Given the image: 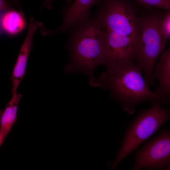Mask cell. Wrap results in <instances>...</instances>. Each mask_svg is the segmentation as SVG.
<instances>
[{
    "instance_id": "cell-6",
    "label": "cell",
    "mask_w": 170,
    "mask_h": 170,
    "mask_svg": "<svg viewBox=\"0 0 170 170\" xmlns=\"http://www.w3.org/2000/svg\"><path fill=\"white\" fill-rule=\"evenodd\" d=\"M133 170H163L170 166V132L160 131L133 155Z\"/></svg>"
},
{
    "instance_id": "cell-14",
    "label": "cell",
    "mask_w": 170,
    "mask_h": 170,
    "mask_svg": "<svg viewBox=\"0 0 170 170\" xmlns=\"http://www.w3.org/2000/svg\"><path fill=\"white\" fill-rule=\"evenodd\" d=\"M163 29L168 38H170V10L164 15L162 19Z\"/></svg>"
},
{
    "instance_id": "cell-15",
    "label": "cell",
    "mask_w": 170,
    "mask_h": 170,
    "mask_svg": "<svg viewBox=\"0 0 170 170\" xmlns=\"http://www.w3.org/2000/svg\"><path fill=\"white\" fill-rule=\"evenodd\" d=\"M12 8L9 0H0V13Z\"/></svg>"
},
{
    "instance_id": "cell-8",
    "label": "cell",
    "mask_w": 170,
    "mask_h": 170,
    "mask_svg": "<svg viewBox=\"0 0 170 170\" xmlns=\"http://www.w3.org/2000/svg\"><path fill=\"white\" fill-rule=\"evenodd\" d=\"M42 25L41 22L34 21L32 17L30 18L28 25L27 34L20 49L12 73V94L16 93L18 87L24 76L34 34Z\"/></svg>"
},
{
    "instance_id": "cell-13",
    "label": "cell",
    "mask_w": 170,
    "mask_h": 170,
    "mask_svg": "<svg viewBox=\"0 0 170 170\" xmlns=\"http://www.w3.org/2000/svg\"><path fill=\"white\" fill-rule=\"evenodd\" d=\"M141 5L151 8L155 7L170 10V0H134Z\"/></svg>"
},
{
    "instance_id": "cell-18",
    "label": "cell",
    "mask_w": 170,
    "mask_h": 170,
    "mask_svg": "<svg viewBox=\"0 0 170 170\" xmlns=\"http://www.w3.org/2000/svg\"><path fill=\"white\" fill-rule=\"evenodd\" d=\"M169 169H170V166L169 167Z\"/></svg>"
},
{
    "instance_id": "cell-2",
    "label": "cell",
    "mask_w": 170,
    "mask_h": 170,
    "mask_svg": "<svg viewBox=\"0 0 170 170\" xmlns=\"http://www.w3.org/2000/svg\"><path fill=\"white\" fill-rule=\"evenodd\" d=\"M69 40L70 61L64 68L66 72L92 73L100 64L105 65L106 57L100 27L95 18L74 27Z\"/></svg>"
},
{
    "instance_id": "cell-10",
    "label": "cell",
    "mask_w": 170,
    "mask_h": 170,
    "mask_svg": "<svg viewBox=\"0 0 170 170\" xmlns=\"http://www.w3.org/2000/svg\"><path fill=\"white\" fill-rule=\"evenodd\" d=\"M100 0H75L64 11L61 25L63 29L68 30L90 19V9Z\"/></svg>"
},
{
    "instance_id": "cell-17",
    "label": "cell",
    "mask_w": 170,
    "mask_h": 170,
    "mask_svg": "<svg viewBox=\"0 0 170 170\" xmlns=\"http://www.w3.org/2000/svg\"><path fill=\"white\" fill-rule=\"evenodd\" d=\"M12 1L14 4L20 10H21L19 6V0H12Z\"/></svg>"
},
{
    "instance_id": "cell-5",
    "label": "cell",
    "mask_w": 170,
    "mask_h": 170,
    "mask_svg": "<svg viewBox=\"0 0 170 170\" xmlns=\"http://www.w3.org/2000/svg\"><path fill=\"white\" fill-rule=\"evenodd\" d=\"M102 1L95 18L100 29L126 35L133 42L137 52L139 30V17L135 5L129 0Z\"/></svg>"
},
{
    "instance_id": "cell-9",
    "label": "cell",
    "mask_w": 170,
    "mask_h": 170,
    "mask_svg": "<svg viewBox=\"0 0 170 170\" xmlns=\"http://www.w3.org/2000/svg\"><path fill=\"white\" fill-rule=\"evenodd\" d=\"M154 77L158 81L155 92L158 101L166 104L170 101V46L162 54L155 65Z\"/></svg>"
},
{
    "instance_id": "cell-11",
    "label": "cell",
    "mask_w": 170,
    "mask_h": 170,
    "mask_svg": "<svg viewBox=\"0 0 170 170\" xmlns=\"http://www.w3.org/2000/svg\"><path fill=\"white\" fill-rule=\"evenodd\" d=\"M0 30L2 34L14 36L23 31L28 26L22 10L13 8L1 13Z\"/></svg>"
},
{
    "instance_id": "cell-7",
    "label": "cell",
    "mask_w": 170,
    "mask_h": 170,
    "mask_svg": "<svg viewBox=\"0 0 170 170\" xmlns=\"http://www.w3.org/2000/svg\"><path fill=\"white\" fill-rule=\"evenodd\" d=\"M106 66L133 62L136 58V48L127 36L108 30H101Z\"/></svg>"
},
{
    "instance_id": "cell-3",
    "label": "cell",
    "mask_w": 170,
    "mask_h": 170,
    "mask_svg": "<svg viewBox=\"0 0 170 170\" xmlns=\"http://www.w3.org/2000/svg\"><path fill=\"white\" fill-rule=\"evenodd\" d=\"M163 16L151 11L139 17V40L136 59L148 85L154 83L155 62L163 51L168 38L162 26Z\"/></svg>"
},
{
    "instance_id": "cell-16",
    "label": "cell",
    "mask_w": 170,
    "mask_h": 170,
    "mask_svg": "<svg viewBox=\"0 0 170 170\" xmlns=\"http://www.w3.org/2000/svg\"><path fill=\"white\" fill-rule=\"evenodd\" d=\"M55 0H45L43 4V7H46L48 8H52V2ZM68 4H70L73 0H64Z\"/></svg>"
},
{
    "instance_id": "cell-4",
    "label": "cell",
    "mask_w": 170,
    "mask_h": 170,
    "mask_svg": "<svg viewBox=\"0 0 170 170\" xmlns=\"http://www.w3.org/2000/svg\"><path fill=\"white\" fill-rule=\"evenodd\" d=\"M170 119L168 108H163L158 101L148 109H142L127 127L119 151L110 169L116 168L122 159L146 140Z\"/></svg>"
},
{
    "instance_id": "cell-1",
    "label": "cell",
    "mask_w": 170,
    "mask_h": 170,
    "mask_svg": "<svg viewBox=\"0 0 170 170\" xmlns=\"http://www.w3.org/2000/svg\"><path fill=\"white\" fill-rule=\"evenodd\" d=\"M106 66L105 71L97 79H90V84L109 89L128 113L133 114L136 106L142 102L158 101L157 94L150 89L143 76L139 63L129 62Z\"/></svg>"
},
{
    "instance_id": "cell-12",
    "label": "cell",
    "mask_w": 170,
    "mask_h": 170,
    "mask_svg": "<svg viewBox=\"0 0 170 170\" xmlns=\"http://www.w3.org/2000/svg\"><path fill=\"white\" fill-rule=\"evenodd\" d=\"M22 96L21 94H12L11 99L6 105L3 111H0V145L5 139L7 135L11 131L14 123L17 120V111L20 101Z\"/></svg>"
}]
</instances>
